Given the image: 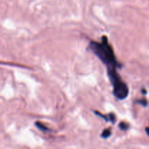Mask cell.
<instances>
[{
    "instance_id": "1",
    "label": "cell",
    "mask_w": 149,
    "mask_h": 149,
    "mask_svg": "<svg viewBox=\"0 0 149 149\" xmlns=\"http://www.w3.org/2000/svg\"><path fill=\"white\" fill-rule=\"evenodd\" d=\"M90 47L100 59L107 66L108 70H116V58L106 37H102V42H91Z\"/></svg>"
},
{
    "instance_id": "4",
    "label": "cell",
    "mask_w": 149,
    "mask_h": 149,
    "mask_svg": "<svg viewBox=\"0 0 149 149\" xmlns=\"http://www.w3.org/2000/svg\"><path fill=\"white\" fill-rule=\"evenodd\" d=\"M120 127H121V128L122 129V130H126L127 127V124H124V123H121V124H120Z\"/></svg>"
},
{
    "instance_id": "2",
    "label": "cell",
    "mask_w": 149,
    "mask_h": 149,
    "mask_svg": "<svg viewBox=\"0 0 149 149\" xmlns=\"http://www.w3.org/2000/svg\"><path fill=\"white\" fill-rule=\"evenodd\" d=\"M110 130H104V132H103L102 137H109V136H110Z\"/></svg>"
},
{
    "instance_id": "3",
    "label": "cell",
    "mask_w": 149,
    "mask_h": 149,
    "mask_svg": "<svg viewBox=\"0 0 149 149\" xmlns=\"http://www.w3.org/2000/svg\"><path fill=\"white\" fill-rule=\"evenodd\" d=\"M36 125L38 126V127H39V128L40 129V130H47V129L45 128V126L42 125V124H41V123H39V122L36 123Z\"/></svg>"
},
{
    "instance_id": "5",
    "label": "cell",
    "mask_w": 149,
    "mask_h": 149,
    "mask_svg": "<svg viewBox=\"0 0 149 149\" xmlns=\"http://www.w3.org/2000/svg\"><path fill=\"white\" fill-rule=\"evenodd\" d=\"M146 132H147L148 134L149 135V128H146Z\"/></svg>"
}]
</instances>
